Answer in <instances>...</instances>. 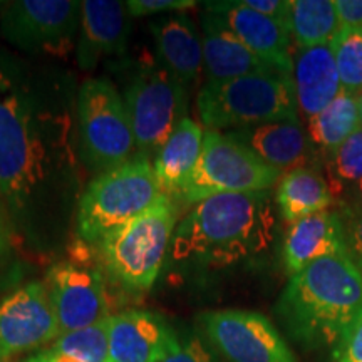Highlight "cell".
Returning <instances> with one entry per match:
<instances>
[{
  "instance_id": "obj_10",
  "label": "cell",
  "mask_w": 362,
  "mask_h": 362,
  "mask_svg": "<svg viewBox=\"0 0 362 362\" xmlns=\"http://www.w3.org/2000/svg\"><path fill=\"white\" fill-rule=\"evenodd\" d=\"M81 2L16 0L0 13V30L12 45L33 56L62 59L78 45Z\"/></svg>"
},
{
  "instance_id": "obj_23",
  "label": "cell",
  "mask_w": 362,
  "mask_h": 362,
  "mask_svg": "<svg viewBox=\"0 0 362 362\" xmlns=\"http://www.w3.org/2000/svg\"><path fill=\"white\" fill-rule=\"evenodd\" d=\"M322 168H300L282 175L279 181L277 200L280 215L288 223L329 210L336 203Z\"/></svg>"
},
{
  "instance_id": "obj_2",
  "label": "cell",
  "mask_w": 362,
  "mask_h": 362,
  "mask_svg": "<svg viewBox=\"0 0 362 362\" xmlns=\"http://www.w3.org/2000/svg\"><path fill=\"white\" fill-rule=\"evenodd\" d=\"M275 235L269 192L216 194L197 203L176 225L170 257L197 269H228L269 252Z\"/></svg>"
},
{
  "instance_id": "obj_28",
  "label": "cell",
  "mask_w": 362,
  "mask_h": 362,
  "mask_svg": "<svg viewBox=\"0 0 362 362\" xmlns=\"http://www.w3.org/2000/svg\"><path fill=\"white\" fill-rule=\"evenodd\" d=\"M52 349L83 362H107L110 356V319L89 327L61 334Z\"/></svg>"
},
{
  "instance_id": "obj_18",
  "label": "cell",
  "mask_w": 362,
  "mask_h": 362,
  "mask_svg": "<svg viewBox=\"0 0 362 362\" xmlns=\"http://www.w3.org/2000/svg\"><path fill=\"white\" fill-rule=\"evenodd\" d=\"M339 253H347L342 216L337 208H329L291 225L284 240L282 260L292 277L315 260Z\"/></svg>"
},
{
  "instance_id": "obj_31",
  "label": "cell",
  "mask_w": 362,
  "mask_h": 362,
  "mask_svg": "<svg viewBox=\"0 0 362 362\" xmlns=\"http://www.w3.org/2000/svg\"><path fill=\"white\" fill-rule=\"evenodd\" d=\"M332 362H362V315L330 351Z\"/></svg>"
},
{
  "instance_id": "obj_36",
  "label": "cell",
  "mask_w": 362,
  "mask_h": 362,
  "mask_svg": "<svg viewBox=\"0 0 362 362\" xmlns=\"http://www.w3.org/2000/svg\"><path fill=\"white\" fill-rule=\"evenodd\" d=\"M337 206H349V208H352V210L362 211V180L356 185L354 188L351 189V193L347 194L346 200H344L341 205H337Z\"/></svg>"
},
{
  "instance_id": "obj_24",
  "label": "cell",
  "mask_w": 362,
  "mask_h": 362,
  "mask_svg": "<svg viewBox=\"0 0 362 362\" xmlns=\"http://www.w3.org/2000/svg\"><path fill=\"white\" fill-rule=\"evenodd\" d=\"M362 128L359 98L341 90L319 115L307 119V134L320 155L332 151Z\"/></svg>"
},
{
  "instance_id": "obj_12",
  "label": "cell",
  "mask_w": 362,
  "mask_h": 362,
  "mask_svg": "<svg viewBox=\"0 0 362 362\" xmlns=\"http://www.w3.org/2000/svg\"><path fill=\"white\" fill-rule=\"evenodd\" d=\"M44 284L61 334L89 327L111 317L104 279L98 269L61 262L49 269Z\"/></svg>"
},
{
  "instance_id": "obj_9",
  "label": "cell",
  "mask_w": 362,
  "mask_h": 362,
  "mask_svg": "<svg viewBox=\"0 0 362 362\" xmlns=\"http://www.w3.org/2000/svg\"><path fill=\"white\" fill-rule=\"evenodd\" d=\"M282 173L221 131H205L202 156L180 197L187 203L226 193L269 192Z\"/></svg>"
},
{
  "instance_id": "obj_11",
  "label": "cell",
  "mask_w": 362,
  "mask_h": 362,
  "mask_svg": "<svg viewBox=\"0 0 362 362\" xmlns=\"http://www.w3.org/2000/svg\"><path fill=\"white\" fill-rule=\"evenodd\" d=\"M198 324L228 362H298L279 329L260 312L210 310L198 317Z\"/></svg>"
},
{
  "instance_id": "obj_16",
  "label": "cell",
  "mask_w": 362,
  "mask_h": 362,
  "mask_svg": "<svg viewBox=\"0 0 362 362\" xmlns=\"http://www.w3.org/2000/svg\"><path fill=\"white\" fill-rule=\"evenodd\" d=\"M131 35V16L126 2L84 0L76 59L83 71H93L103 57L126 52Z\"/></svg>"
},
{
  "instance_id": "obj_3",
  "label": "cell",
  "mask_w": 362,
  "mask_h": 362,
  "mask_svg": "<svg viewBox=\"0 0 362 362\" xmlns=\"http://www.w3.org/2000/svg\"><path fill=\"white\" fill-rule=\"evenodd\" d=\"M275 314L305 351H332L362 315V275L347 253L324 257L292 275Z\"/></svg>"
},
{
  "instance_id": "obj_19",
  "label": "cell",
  "mask_w": 362,
  "mask_h": 362,
  "mask_svg": "<svg viewBox=\"0 0 362 362\" xmlns=\"http://www.w3.org/2000/svg\"><path fill=\"white\" fill-rule=\"evenodd\" d=\"M202 44L203 67L208 81H228L275 71L253 54L216 13L203 12Z\"/></svg>"
},
{
  "instance_id": "obj_25",
  "label": "cell",
  "mask_w": 362,
  "mask_h": 362,
  "mask_svg": "<svg viewBox=\"0 0 362 362\" xmlns=\"http://www.w3.org/2000/svg\"><path fill=\"white\" fill-rule=\"evenodd\" d=\"M339 29L332 0H291V35L297 49L329 44Z\"/></svg>"
},
{
  "instance_id": "obj_35",
  "label": "cell",
  "mask_w": 362,
  "mask_h": 362,
  "mask_svg": "<svg viewBox=\"0 0 362 362\" xmlns=\"http://www.w3.org/2000/svg\"><path fill=\"white\" fill-rule=\"evenodd\" d=\"M27 362H83L76 357L67 356L64 352H59L52 347H47V349L39 351L37 354H34Z\"/></svg>"
},
{
  "instance_id": "obj_29",
  "label": "cell",
  "mask_w": 362,
  "mask_h": 362,
  "mask_svg": "<svg viewBox=\"0 0 362 362\" xmlns=\"http://www.w3.org/2000/svg\"><path fill=\"white\" fill-rule=\"evenodd\" d=\"M161 362H216V359L198 336H188L187 339L176 336Z\"/></svg>"
},
{
  "instance_id": "obj_30",
  "label": "cell",
  "mask_w": 362,
  "mask_h": 362,
  "mask_svg": "<svg viewBox=\"0 0 362 362\" xmlns=\"http://www.w3.org/2000/svg\"><path fill=\"white\" fill-rule=\"evenodd\" d=\"M337 210L342 216L346 252L362 275V211L349 206H339Z\"/></svg>"
},
{
  "instance_id": "obj_34",
  "label": "cell",
  "mask_w": 362,
  "mask_h": 362,
  "mask_svg": "<svg viewBox=\"0 0 362 362\" xmlns=\"http://www.w3.org/2000/svg\"><path fill=\"white\" fill-rule=\"evenodd\" d=\"M341 25L362 27V0H334Z\"/></svg>"
},
{
  "instance_id": "obj_37",
  "label": "cell",
  "mask_w": 362,
  "mask_h": 362,
  "mask_svg": "<svg viewBox=\"0 0 362 362\" xmlns=\"http://www.w3.org/2000/svg\"><path fill=\"white\" fill-rule=\"evenodd\" d=\"M4 247V237H2V218H0V250Z\"/></svg>"
},
{
  "instance_id": "obj_13",
  "label": "cell",
  "mask_w": 362,
  "mask_h": 362,
  "mask_svg": "<svg viewBox=\"0 0 362 362\" xmlns=\"http://www.w3.org/2000/svg\"><path fill=\"white\" fill-rule=\"evenodd\" d=\"M61 336L51 297L42 282H30L0 302V359L29 352Z\"/></svg>"
},
{
  "instance_id": "obj_26",
  "label": "cell",
  "mask_w": 362,
  "mask_h": 362,
  "mask_svg": "<svg viewBox=\"0 0 362 362\" xmlns=\"http://www.w3.org/2000/svg\"><path fill=\"white\" fill-rule=\"evenodd\" d=\"M325 178L337 205L362 180V128L322 156Z\"/></svg>"
},
{
  "instance_id": "obj_1",
  "label": "cell",
  "mask_w": 362,
  "mask_h": 362,
  "mask_svg": "<svg viewBox=\"0 0 362 362\" xmlns=\"http://www.w3.org/2000/svg\"><path fill=\"white\" fill-rule=\"evenodd\" d=\"M61 79L0 62V197L24 232L51 243L79 205L78 116Z\"/></svg>"
},
{
  "instance_id": "obj_15",
  "label": "cell",
  "mask_w": 362,
  "mask_h": 362,
  "mask_svg": "<svg viewBox=\"0 0 362 362\" xmlns=\"http://www.w3.org/2000/svg\"><path fill=\"white\" fill-rule=\"evenodd\" d=\"M205 11L216 13L253 54L275 71L292 76V35L279 22L240 4V0L205 2Z\"/></svg>"
},
{
  "instance_id": "obj_7",
  "label": "cell",
  "mask_w": 362,
  "mask_h": 362,
  "mask_svg": "<svg viewBox=\"0 0 362 362\" xmlns=\"http://www.w3.org/2000/svg\"><path fill=\"white\" fill-rule=\"evenodd\" d=\"M124 103L133 126L136 153L155 160L188 110V88L158 61L141 59L124 90Z\"/></svg>"
},
{
  "instance_id": "obj_22",
  "label": "cell",
  "mask_w": 362,
  "mask_h": 362,
  "mask_svg": "<svg viewBox=\"0 0 362 362\" xmlns=\"http://www.w3.org/2000/svg\"><path fill=\"white\" fill-rule=\"evenodd\" d=\"M202 126L192 117H185L173 134L153 160L156 181L163 194L180 197L185 185L197 168L203 148Z\"/></svg>"
},
{
  "instance_id": "obj_8",
  "label": "cell",
  "mask_w": 362,
  "mask_h": 362,
  "mask_svg": "<svg viewBox=\"0 0 362 362\" xmlns=\"http://www.w3.org/2000/svg\"><path fill=\"white\" fill-rule=\"evenodd\" d=\"M79 149L86 168L101 175L133 158V126L124 98L111 81L86 79L76 96Z\"/></svg>"
},
{
  "instance_id": "obj_32",
  "label": "cell",
  "mask_w": 362,
  "mask_h": 362,
  "mask_svg": "<svg viewBox=\"0 0 362 362\" xmlns=\"http://www.w3.org/2000/svg\"><path fill=\"white\" fill-rule=\"evenodd\" d=\"M197 6L194 0H128V8L131 17H144L161 12H183L187 8Z\"/></svg>"
},
{
  "instance_id": "obj_39",
  "label": "cell",
  "mask_w": 362,
  "mask_h": 362,
  "mask_svg": "<svg viewBox=\"0 0 362 362\" xmlns=\"http://www.w3.org/2000/svg\"><path fill=\"white\" fill-rule=\"evenodd\" d=\"M0 361H2V359H0Z\"/></svg>"
},
{
  "instance_id": "obj_20",
  "label": "cell",
  "mask_w": 362,
  "mask_h": 362,
  "mask_svg": "<svg viewBox=\"0 0 362 362\" xmlns=\"http://www.w3.org/2000/svg\"><path fill=\"white\" fill-rule=\"evenodd\" d=\"M148 29L155 40L158 61L187 86L194 83L203 69L202 34L194 22L178 12L149 21Z\"/></svg>"
},
{
  "instance_id": "obj_33",
  "label": "cell",
  "mask_w": 362,
  "mask_h": 362,
  "mask_svg": "<svg viewBox=\"0 0 362 362\" xmlns=\"http://www.w3.org/2000/svg\"><path fill=\"white\" fill-rule=\"evenodd\" d=\"M240 4L279 22L291 33V0H240Z\"/></svg>"
},
{
  "instance_id": "obj_17",
  "label": "cell",
  "mask_w": 362,
  "mask_h": 362,
  "mask_svg": "<svg viewBox=\"0 0 362 362\" xmlns=\"http://www.w3.org/2000/svg\"><path fill=\"white\" fill-rule=\"evenodd\" d=\"M176 337L161 315L131 309L110 317L107 362H161Z\"/></svg>"
},
{
  "instance_id": "obj_4",
  "label": "cell",
  "mask_w": 362,
  "mask_h": 362,
  "mask_svg": "<svg viewBox=\"0 0 362 362\" xmlns=\"http://www.w3.org/2000/svg\"><path fill=\"white\" fill-rule=\"evenodd\" d=\"M197 106L202 123L221 133L265 123H298L293 79L279 71L206 81Z\"/></svg>"
},
{
  "instance_id": "obj_27",
  "label": "cell",
  "mask_w": 362,
  "mask_h": 362,
  "mask_svg": "<svg viewBox=\"0 0 362 362\" xmlns=\"http://www.w3.org/2000/svg\"><path fill=\"white\" fill-rule=\"evenodd\" d=\"M329 47L336 59L342 90L359 98L362 94V27L341 25Z\"/></svg>"
},
{
  "instance_id": "obj_21",
  "label": "cell",
  "mask_w": 362,
  "mask_h": 362,
  "mask_svg": "<svg viewBox=\"0 0 362 362\" xmlns=\"http://www.w3.org/2000/svg\"><path fill=\"white\" fill-rule=\"evenodd\" d=\"M292 79L298 111L307 119L325 110L342 90L336 59L329 44L297 49Z\"/></svg>"
},
{
  "instance_id": "obj_6",
  "label": "cell",
  "mask_w": 362,
  "mask_h": 362,
  "mask_svg": "<svg viewBox=\"0 0 362 362\" xmlns=\"http://www.w3.org/2000/svg\"><path fill=\"white\" fill-rule=\"evenodd\" d=\"M161 194L148 158L136 155L124 165L104 171L79 198L76 221L81 238L98 245L117 226L148 210Z\"/></svg>"
},
{
  "instance_id": "obj_5",
  "label": "cell",
  "mask_w": 362,
  "mask_h": 362,
  "mask_svg": "<svg viewBox=\"0 0 362 362\" xmlns=\"http://www.w3.org/2000/svg\"><path fill=\"white\" fill-rule=\"evenodd\" d=\"M176 206L161 194L148 210L117 226L98 243L112 280L134 292L153 287L160 277L176 230Z\"/></svg>"
},
{
  "instance_id": "obj_14",
  "label": "cell",
  "mask_w": 362,
  "mask_h": 362,
  "mask_svg": "<svg viewBox=\"0 0 362 362\" xmlns=\"http://www.w3.org/2000/svg\"><path fill=\"white\" fill-rule=\"evenodd\" d=\"M226 134L282 175L300 168H320L322 165V155L300 123H265L226 131Z\"/></svg>"
},
{
  "instance_id": "obj_38",
  "label": "cell",
  "mask_w": 362,
  "mask_h": 362,
  "mask_svg": "<svg viewBox=\"0 0 362 362\" xmlns=\"http://www.w3.org/2000/svg\"><path fill=\"white\" fill-rule=\"evenodd\" d=\"M359 112H361V121H362V94L359 96Z\"/></svg>"
}]
</instances>
